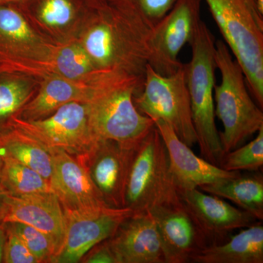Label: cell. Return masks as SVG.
Returning a JSON list of instances; mask_svg holds the SVG:
<instances>
[{
	"mask_svg": "<svg viewBox=\"0 0 263 263\" xmlns=\"http://www.w3.org/2000/svg\"><path fill=\"white\" fill-rule=\"evenodd\" d=\"M257 4L258 5L259 10L261 13H263V0H256Z\"/></svg>",
	"mask_w": 263,
	"mask_h": 263,
	"instance_id": "cell-32",
	"label": "cell"
},
{
	"mask_svg": "<svg viewBox=\"0 0 263 263\" xmlns=\"http://www.w3.org/2000/svg\"><path fill=\"white\" fill-rule=\"evenodd\" d=\"M193 263H262V221L242 228L220 243L207 246L190 259Z\"/></svg>",
	"mask_w": 263,
	"mask_h": 263,
	"instance_id": "cell-18",
	"label": "cell"
},
{
	"mask_svg": "<svg viewBox=\"0 0 263 263\" xmlns=\"http://www.w3.org/2000/svg\"><path fill=\"white\" fill-rule=\"evenodd\" d=\"M106 241L117 263H165L158 230L150 212L129 216Z\"/></svg>",
	"mask_w": 263,
	"mask_h": 263,
	"instance_id": "cell-13",
	"label": "cell"
},
{
	"mask_svg": "<svg viewBox=\"0 0 263 263\" xmlns=\"http://www.w3.org/2000/svg\"><path fill=\"white\" fill-rule=\"evenodd\" d=\"M191 46L192 59L185 67L197 144L202 158L219 167L224 153L215 123L216 41L202 21Z\"/></svg>",
	"mask_w": 263,
	"mask_h": 263,
	"instance_id": "cell-4",
	"label": "cell"
},
{
	"mask_svg": "<svg viewBox=\"0 0 263 263\" xmlns=\"http://www.w3.org/2000/svg\"><path fill=\"white\" fill-rule=\"evenodd\" d=\"M103 243V245L99 246L98 248L89 256L85 262L117 263V259L111 249L109 247L106 240H104Z\"/></svg>",
	"mask_w": 263,
	"mask_h": 263,
	"instance_id": "cell-30",
	"label": "cell"
},
{
	"mask_svg": "<svg viewBox=\"0 0 263 263\" xmlns=\"http://www.w3.org/2000/svg\"><path fill=\"white\" fill-rule=\"evenodd\" d=\"M10 229L22 240L38 262H51L56 249L48 235L25 223L8 222Z\"/></svg>",
	"mask_w": 263,
	"mask_h": 263,
	"instance_id": "cell-25",
	"label": "cell"
},
{
	"mask_svg": "<svg viewBox=\"0 0 263 263\" xmlns=\"http://www.w3.org/2000/svg\"><path fill=\"white\" fill-rule=\"evenodd\" d=\"M148 212L158 230L165 263L190 262L194 254L209 245L181 200Z\"/></svg>",
	"mask_w": 263,
	"mask_h": 263,
	"instance_id": "cell-11",
	"label": "cell"
},
{
	"mask_svg": "<svg viewBox=\"0 0 263 263\" xmlns=\"http://www.w3.org/2000/svg\"><path fill=\"white\" fill-rule=\"evenodd\" d=\"M100 72V69H97L85 81L60 76L50 78L43 84L37 96L27 105L26 116L36 120L71 102L87 103L98 86Z\"/></svg>",
	"mask_w": 263,
	"mask_h": 263,
	"instance_id": "cell-17",
	"label": "cell"
},
{
	"mask_svg": "<svg viewBox=\"0 0 263 263\" xmlns=\"http://www.w3.org/2000/svg\"><path fill=\"white\" fill-rule=\"evenodd\" d=\"M143 81L144 76L102 69L94 95L86 103L90 128L97 140H110L126 149H134L155 127V122L140 113L134 103Z\"/></svg>",
	"mask_w": 263,
	"mask_h": 263,
	"instance_id": "cell-1",
	"label": "cell"
},
{
	"mask_svg": "<svg viewBox=\"0 0 263 263\" xmlns=\"http://www.w3.org/2000/svg\"><path fill=\"white\" fill-rule=\"evenodd\" d=\"M134 103L154 122L167 123L185 144L191 148L197 144L185 65L170 76L160 75L147 65L143 89L134 97Z\"/></svg>",
	"mask_w": 263,
	"mask_h": 263,
	"instance_id": "cell-6",
	"label": "cell"
},
{
	"mask_svg": "<svg viewBox=\"0 0 263 263\" xmlns=\"http://www.w3.org/2000/svg\"><path fill=\"white\" fill-rule=\"evenodd\" d=\"M177 0H115L118 8L139 19L152 30Z\"/></svg>",
	"mask_w": 263,
	"mask_h": 263,
	"instance_id": "cell-24",
	"label": "cell"
},
{
	"mask_svg": "<svg viewBox=\"0 0 263 263\" xmlns=\"http://www.w3.org/2000/svg\"><path fill=\"white\" fill-rule=\"evenodd\" d=\"M65 213V238L51 262H79L93 247L113 236L123 221L135 214L129 208L109 205Z\"/></svg>",
	"mask_w": 263,
	"mask_h": 263,
	"instance_id": "cell-9",
	"label": "cell"
},
{
	"mask_svg": "<svg viewBox=\"0 0 263 263\" xmlns=\"http://www.w3.org/2000/svg\"><path fill=\"white\" fill-rule=\"evenodd\" d=\"M39 15L48 26L63 27L72 20L73 7L70 0H44Z\"/></svg>",
	"mask_w": 263,
	"mask_h": 263,
	"instance_id": "cell-28",
	"label": "cell"
},
{
	"mask_svg": "<svg viewBox=\"0 0 263 263\" xmlns=\"http://www.w3.org/2000/svg\"><path fill=\"white\" fill-rule=\"evenodd\" d=\"M24 135L47 149L89 156L98 143L91 130L86 103L71 102L44 119L19 121Z\"/></svg>",
	"mask_w": 263,
	"mask_h": 263,
	"instance_id": "cell-8",
	"label": "cell"
},
{
	"mask_svg": "<svg viewBox=\"0 0 263 263\" xmlns=\"http://www.w3.org/2000/svg\"><path fill=\"white\" fill-rule=\"evenodd\" d=\"M0 37L12 42H27L33 39L32 29L16 10L0 4Z\"/></svg>",
	"mask_w": 263,
	"mask_h": 263,
	"instance_id": "cell-26",
	"label": "cell"
},
{
	"mask_svg": "<svg viewBox=\"0 0 263 263\" xmlns=\"http://www.w3.org/2000/svg\"><path fill=\"white\" fill-rule=\"evenodd\" d=\"M5 243H6V237L3 228H0V262L4 257Z\"/></svg>",
	"mask_w": 263,
	"mask_h": 263,
	"instance_id": "cell-31",
	"label": "cell"
},
{
	"mask_svg": "<svg viewBox=\"0 0 263 263\" xmlns=\"http://www.w3.org/2000/svg\"><path fill=\"white\" fill-rule=\"evenodd\" d=\"M215 61L221 76L220 84L214 86L215 116L222 123L219 134L226 154L263 127V113L251 96L243 70L222 40L216 41Z\"/></svg>",
	"mask_w": 263,
	"mask_h": 263,
	"instance_id": "cell-3",
	"label": "cell"
},
{
	"mask_svg": "<svg viewBox=\"0 0 263 263\" xmlns=\"http://www.w3.org/2000/svg\"><path fill=\"white\" fill-rule=\"evenodd\" d=\"M155 124L167 148L170 170L177 191L222 182L240 174L238 171H226L195 155L167 123L158 120Z\"/></svg>",
	"mask_w": 263,
	"mask_h": 263,
	"instance_id": "cell-12",
	"label": "cell"
},
{
	"mask_svg": "<svg viewBox=\"0 0 263 263\" xmlns=\"http://www.w3.org/2000/svg\"><path fill=\"white\" fill-rule=\"evenodd\" d=\"M202 191L227 199L245 211L257 221L263 219L262 174H240L233 179L200 186Z\"/></svg>",
	"mask_w": 263,
	"mask_h": 263,
	"instance_id": "cell-19",
	"label": "cell"
},
{
	"mask_svg": "<svg viewBox=\"0 0 263 263\" xmlns=\"http://www.w3.org/2000/svg\"><path fill=\"white\" fill-rule=\"evenodd\" d=\"M179 200L167 148L155 126L135 149L126 186L125 207L138 214Z\"/></svg>",
	"mask_w": 263,
	"mask_h": 263,
	"instance_id": "cell-5",
	"label": "cell"
},
{
	"mask_svg": "<svg viewBox=\"0 0 263 263\" xmlns=\"http://www.w3.org/2000/svg\"><path fill=\"white\" fill-rule=\"evenodd\" d=\"M263 166V127L245 145L224 154L219 167L228 171L259 172Z\"/></svg>",
	"mask_w": 263,
	"mask_h": 263,
	"instance_id": "cell-22",
	"label": "cell"
},
{
	"mask_svg": "<svg viewBox=\"0 0 263 263\" xmlns=\"http://www.w3.org/2000/svg\"><path fill=\"white\" fill-rule=\"evenodd\" d=\"M28 86L19 81L0 82V119L16 111L29 98Z\"/></svg>",
	"mask_w": 263,
	"mask_h": 263,
	"instance_id": "cell-27",
	"label": "cell"
},
{
	"mask_svg": "<svg viewBox=\"0 0 263 263\" xmlns=\"http://www.w3.org/2000/svg\"><path fill=\"white\" fill-rule=\"evenodd\" d=\"M51 59L52 68L60 77L81 79L95 72L92 61L84 48L79 46L60 48Z\"/></svg>",
	"mask_w": 263,
	"mask_h": 263,
	"instance_id": "cell-21",
	"label": "cell"
},
{
	"mask_svg": "<svg viewBox=\"0 0 263 263\" xmlns=\"http://www.w3.org/2000/svg\"><path fill=\"white\" fill-rule=\"evenodd\" d=\"M178 193L209 245L222 243L230 238L234 230L260 221L221 197L205 193L200 189L178 191Z\"/></svg>",
	"mask_w": 263,
	"mask_h": 263,
	"instance_id": "cell-10",
	"label": "cell"
},
{
	"mask_svg": "<svg viewBox=\"0 0 263 263\" xmlns=\"http://www.w3.org/2000/svg\"><path fill=\"white\" fill-rule=\"evenodd\" d=\"M8 204L5 221L25 223L46 233L53 241L57 254L65 238L66 213L56 194L46 192L18 195L10 197Z\"/></svg>",
	"mask_w": 263,
	"mask_h": 263,
	"instance_id": "cell-16",
	"label": "cell"
},
{
	"mask_svg": "<svg viewBox=\"0 0 263 263\" xmlns=\"http://www.w3.org/2000/svg\"><path fill=\"white\" fill-rule=\"evenodd\" d=\"M10 158L30 167L49 181L52 174V157L49 151L32 138H23L10 141L7 145Z\"/></svg>",
	"mask_w": 263,
	"mask_h": 263,
	"instance_id": "cell-20",
	"label": "cell"
},
{
	"mask_svg": "<svg viewBox=\"0 0 263 263\" xmlns=\"http://www.w3.org/2000/svg\"><path fill=\"white\" fill-rule=\"evenodd\" d=\"M247 87L263 107V13L256 0H205Z\"/></svg>",
	"mask_w": 263,
	"mask_h": 263,
	"instance_id": "cell-2",
	"label": "cell"
},
{
	"mask_svg": "<svg viewBox=\"0 0 263 263\" xmlns=\"http://www.w3.org/2000/svg\"><path fill=\"white\" fill-rule=\"evenodd\" d=\"M15 1V0H0V4H5V3H9V2Z\"/></svg>",
	"mask_w": 263,
	"mask_h": 263,
	"instance_id": "cell-33",
	"label": "cell"
},
{
	"mask_svg": "<svg viewBox=\"0 0 263 263\" xmlns=\"http://www.w3.org/2000/svg\"><path fill=\"white\" fill-rule=\"evenodd\" d=\"M135 149L100 140L88 156L91 158L88 170L91 179L109 206L125 207L126 186Z\"/></svg>",
	"mask_w": 263,
	"mask_h": 263,
	"instance_id": "cell-15",
	"label": "cell"
},
{
	"mask_svg": "<svg viewBox=\"0 0 263 263\" xmlns=\"http://www.w3.org/2000/svg\"><path fill=\"white\" fill-rule=\"evenodd\" d=\"M5 260L8 263H38L22 240L11 229L5 243Z\"/></svg>",
	"mask_w": 263,
	"mask_h": 263,
	"instance_id": "cell-29",
	"label": "cell"
},
{
	"mask_svg": "<svg viewBox=\"0 0 263 263\" xmlns=\"http://www.w3.org/2000/svg\"><path fill=\"white\" fill-rule=\"evenodd\" d=\"M202 0H177L162 20L151 30L148 65L162 76L175 73L183 65L180 52L191 46L201 22Z\"/></svg>",
	"mask_w": 263,
	"mask_h": 263,
	"instance_id": "cell-7",
	"label": "cell"
},
{
	"mask_svg": "<svg viewBox=\"0 0 263 263\" xmlns=\"http://www.w3.org/2000/svg\"><path fill=\"white\" fill-rule=\"evenodd\" d=\"M48 150L52 157L50 185L65 210L108 205L86 167L65 151Z\"/></svg>",
	"mask_w": 263,
	"mask_h": 263,
	"instance_id": "cell-14",
	"label": "cell"
},
{
	"mask_svg": "<svg viewBox=\"0 0 263 263\" xmlns=\"http://www.w3.org/2000/svg\"><path fill=\"white\" fill-rule=\"evenodd\" d=\"M5 174L18 195L53 192L49 181L34 170L10 157L6 160Z\"/></svg>",
	"mask_w": 263,
	"mask_h": 263,
	"instance_id": "cell-23",
	"label": "cell"
}]
</instances>
